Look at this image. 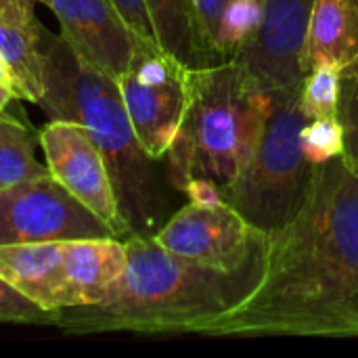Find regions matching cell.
Returning <instances> with one entry per match:
<instances>
[{
    "label": "cell",
    "instance_id": "obj_1",
    "mask_svg": "<svg viewBox=\"0 0 358 358\" xmlns=\"http://www.w3.org/2000/svg\"><path fill=\"white\" fill-rule=\"evenodd\" d=\"M201 336H358V172L315 168L298 214L266 237L254 292Z\"/></svg>",
    "mask_w": 358,
    "mask_h": 358
},
{
    "label": "cell",
    "instance_id": "obj_2",
    "mask_svg": "<svg viewBox=\"0 0 358 358\" xmlns=\"http://www.w3.org/2000/svg\"><path fill=\"white\" fill-rule=\"evenodd\" d=\"M126 268L105 300L63 308L55 325L67 334H203L258 285L262 254L241 271H218L164 250L151 235H130Z\"/></svg>",
    "mask_w": 358,
    "mask_h": 358
},
{
    "label": "cell",
    "instance_id": "obj_3",
    "mask_svg": "<svg viewBox=\"0 0 358 358\" xmlns=\"http://www.w3.org/2000/svg\"><path fill=\"white\" fill-rule=\"evenodd\" d=\"M44 94L40 107L50 120L80 124L101 149L120 210L132 233L153 235L162 191L151 159L141 147L126 113L117 80L80 59L63 36L42 29Z\"/></svg>",
    "mask_w": 358,
    "mask_h": 358
},
{
    "label": "cell",
    "instance_id": "obj_4",
    "mask_svg": "<svg viewBox=\"0 0 358 358\" xmlns=\"http://www.w3.org/2000/svg\"><path fill=\"white\" fill-rule=\"evenodd\" d=\"M271 105L273 94L235 59L191 69L189 107L168 151L172 185L182 191L201 176L229 189L254 155Z\"/></svg>",
    "mask_w": 358,
    "mask_h": 358
},
{
    "label": "cell",
    "instance_id": "obj_5",
    "mask_svg": "<svg viewBox=\"0 0 358 358\" xmlns=\"http://www.w3.org/2000/svg\"><path fill=\"white\" fill-rule=\"evenodd\" d=\"M302 88V86H300ZM300 88L271 92L273 105L258 147L224 199L266 235L281 231L302 208L315 168L302 151V128L310 120Z\"/></svg>",
    "mask_w": 358,
    "mask_h": 358
},
{
    "label": "cell",
    "instance_id": "obj_6",
    "mask_svg": "<svg viewBox=\"0 0 358 358\" xmlns=\"http://www.w3.org/2000/svg\"><path fill=\"white\" fill-rule=\"evenodd\" d=\"M191 69L159 44L138 40L130 65L117 78L120 94L145 153L162 162L182 126Z\"/></svg>",
    "mask_w": 358,
    "mask_h": 358
},
{
    "label": "cell",
    "instance_id": "obj_7",
    "mask_svg": "<svg viewBox=\"0 0 358 358\" xmlns=\"http://www.w3.org/2000/svg\"><path fill=\"white\" fill-rule=\"evenodd\" d=\"M115 237L48 174L0 189V245Z\"/></svg>",
    "mask_w": 358,
    "mask_h": 358
},
{
    "label": "cell",
    "instance_id": "obj_8",
    "mask_svg": "<svg viewBox=\"0 0 358 358\" xmlns=\"http://www.w3.org/2000/svg\"><path fill=\"white\" fill-rule=\"evenodd\" d=\"M164 250L218 271H241L262 254L266 233L248 222L229 201L187 203L151 235Z\"/></svg>",
    "mask_w": 358,
    "mask_h": 358
},
{
    "label": "cell",
    "instance_id": "obj_9",
    "mask_svg": "<svg viewBox=\"0 0 358 358\" xmlns=\"http://www.w3.org/2000/svg\"><path fill=\"white\" fill-rule=\"evenodd\" d=\"M38 141L55 180L101 218L117 239L134 235L120 210L107 162L80 124L50 120L38 134Z\"/></svg>",
    "mask_w": 358,
    "mask_h": 358
},
{
    "label": "cell",
    "instance_id": "obj_10",
    "mask_svg": "<svg viewBox=\"0 0 358 358\" xmlns=\"http://www.w3.org/2000/svg\"><path fill=\"white\" fill-rule=\"evenodd\" d=\"M315 0H264L258 31L231 57L266 92L302 86V55Z\"/></svg>",
    "mask_w": 358,
    "mask_h": 358
},
{
    "label": "cell",
    "instance_id": "obj_11",
    "mask_svg": "<svg viewBox=\"0 0 358 358\" xmlns=\"http://www.w3.org/2000/svg\"><path fill=\"white\" fill-rule=\"evenodd\" d=\"M61 36L92 67L120 78L141 38L128 27L111 0H50Z\"/></svg>",
    "mask_w": 358,
    "mask_h": 358
},
{
    "label": "cell",
    "instance_id": "obj_12",
    "mask_svg": "<svg viewBox=\"0 0 358 358\" xmlns=\"http://www.w3.org/2000/svg\"><path fill=\"white\" fill-rule=\"evenodd\" d=\"M0 277L48 313L71 306L63 241L0 245Z\"/></svg>",
    "mask_w": 358,
    "mask_h": 358
},
{
    "label": "cell",
    "instance_id": "obj_13",
    "mask_svg": "<svg viewBox=\"0 0 358 358\" xmlns=\"http://www.w3.org/2000/svg\"><path fill=\"white\" fill-rule=\"evenodd\" d=\"M63 258L71 306L96 304L107 298L126 268V241L117 237L69 239L63 241Z\"/></svg>",
    "mask_w": 358,
    "mask_h": 358
},
{
    "label": "cell",
    "instance_id": "obj_14",
    "mask_svg": "<svg viewBox=\"0 0 358 358\" xmlns=\"http://www.w3.org/2000/svg\"><path fill=\"white\" fill-rule=\"evenodd\" d=\"M358 55V0H315L302 71L319 63H338L346 67Z\"/></svg>",
    "mask_w": 358,
    "mask_h": 358
},
{
    "label": "cell",
    "instance_id": "obj_15",
    "mask_svg": "<svg viewBox=\"0 0 358 358\" xmlns=\"http://www.w3.org/2000/svg\"><path fill=\"white\" fill-rule=\"evenodd\" d=\"M157 44L187 67L222 63L203 42L191 0H145Z\"/></svg>",
    "mask_w": 358,
    "mask_h": 358
},
{
    "label": "cell",
    "instance_id": "obj_16",
    "mask_svg": "<svg viewBox=\"0 0 358 358\" xmlns=\"http://www.w3.org/2000/svg\"><path fill=\"white\" fill-rule=\"evenodd\" d=\"M0 59L13 76L17 99L38 105L44 94L42 27L31 29L0 19Z\"/></svg>",
    "mask_w": 358,
    "mask_h": 358
},
{
    "label": "cell",
    "instance_id": "obj_17",
    "mask_svg": "<svg viewBox=\"0 0 358 358\" xmlns=\"http://www.w3.org/2000/svg\"><path fill=\"white\" fill-rule=\"evenodd\" d=\"M38 143L25 124L0 113V189L48 174V166L36 159Z\"/></svg>",
    "mask_w": 358,
    "mask_h": 358
},
{
    "label": "cell",
    "instance_id": "obj_18",
    "mask_svg": "<svg viewBox=\"0 0 358 358\" xmlns=\"http://www.w3.org/2000/svg\"><path fill=\"white\" fill-rule=\"evenodd\" d=\"M264 19V0H229L216 36H214V52L227 61L231 59L262 25Z\"/></svg>",
    "mask_w": 358,
    "mask_h": 358
},
{
    "label": "cell",
    "instance_id": "obj_19",
    "mask_svg": "<svg viewBox=\"0 0 358 358\" xmlns=\"http://www.w3.org/2000/svg\"><path fill=\"white\" fill-rule=\"evenodd\" d=\"M340 86H342V65L319 63L304 73L300 88L302 109L310 120L334 117L340 107Z\"/></svg>",
    "mask_w": 358,
    "mask_h": 358
},
{
    "label": "cell",
    "instance_id": "obj_20",
    "mask_svg": "<svg viewBox=\"0 0 358 358\" xmlns=\"http://www.w3.org/2000/svg\"><path fill=\"white\" fill-rule=\"evenodd\" d=\"M302 151L313 166L327 164L336 157H344L346 136L338 115L308 120L300 134Z\"/></svg>",
    "mask_w": 358,
    "mask_h": 358
},
{
    "label": "cell",
    "instance_id": "obj_21",
    "mask_svg": "<svg viewBox=\"0 0 358 358\" xmlns=\"http://www.w3.org/2000/svg\"><path fill=\"white\" fill-rule=\"evenodd\" d=\"M338 117L346 136L344 162L358 172V55L346 67H342Z\"/></svg>",
    "mask_w": 358,
    "mask_h": 358
},
{
    "label": "cell",
    "instance_id": "obj_22",
    "mask_svg": "<svg viewBox=\"0 0 358 358\" xmlns=\"http://www.w3.org/2000/svg\"><path fill=\"white\" fill-rule=\"evenodd\" d=\"M55 317L57 313L40 308L36 302L25 298L19 289H15L6 279L0 277V323L55 325Z\"/></svg>",
    "mask_w": 358,
    "mask_h": 358
},
{
    "label": "cell",
    "instance_id": "obj_23",
    "mask_svg": "<svg viewBox=\"0 0 358 358\" xmlns=\"http://www.w3.org/2000/svg\"><path fill=\"white\" fill-rule=\"evenodd\" d=\"M111 2L115 4V8L120 10V15L124 17V21L128 23V27L134 31L136 38L149 44H157L153 21L145 0H111Z\"/></svg>",
    "mask_w": 358,
    "mask_h": 358
},
{
    "label": "cell",
    "instance_id": "obj_24",
    "mask_svg": "<svg viewBox=\"0 0 358 358\" xmlns=\"http://www.w3.org/2000/svg\"><path fill=\"white\" fill-rule=\"evenodd\" d=\"M182 193L189 197L191 203H197V206H216V203L227 201L222 189H220L214 180L201 178V176L191 178V180L182 187Z\"/></svg>",
    "mask_w": 358,
    "mask_h": 358
},
{
    "label": "cell",
    "instance_id": "obj_25",
    "mask_svg": "<svg viewBox=\"0 0 358 358\" xmlns=\"http://www.w3.org/2000/svg\"><path fill=\"white\" fill-rule=\"evenodd\" d=\"M0 19L23 27H42L34 13V0H0Z\"/></svg>",
    "mask_w": 358,
    "mask_h": 358
},
{
    "label": "cell",
    "instance_id": "obj_26",
    "mask_svg": "<svg viewBox=\"0 0 358 358\" xmlns=\"http://www.w3.org/2000/svg\"><path fill=\"white\" fill-rule=\"evenodd\" d=\"M0 84L8 86V88L15 92V82H13V76H10V71H8V67L4 65V61H2V59H0ZM15 96H17V92H15Z\"/></svg>",
    "mask_w": 358,
    "mask_h": 358
},
{
    "label": "cell",
    "instance_id": "obj_27",
    "mask_svg": "<svg viewBox=\"0 0 358 358\" xmlns=\"http://www.w3.org/2000/svg\"><path fill=\"white\" fill-rule=\"evenodd\" d=\"M10 99H17V96H15V92H13L8 86L0 84V113L6 109V105L10 103Z\"/></svg>",
    "mask_w": 358,
    "mask_h": 358
},
{
    "label": "cell",
    "instance_id": "obj_28",
    "mask_svg": "<svg viewBox=\"0 0 358 358\" xmlns=\"http://www.w3.org/2000/svg\"><path fill=\"white\" fill-rule=\"evenodd\" d=\"M38 2H42V4H46V6L50 4V0H38Z\"/></svg>",
    "mask_w": 358,
    "mask_h": 358
}]
</instances>
